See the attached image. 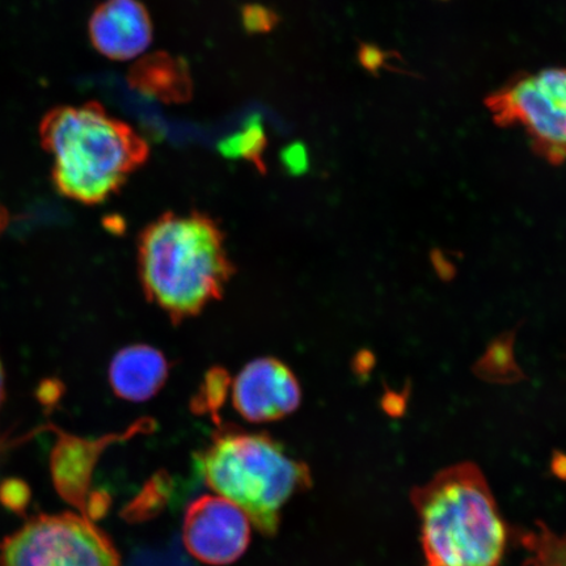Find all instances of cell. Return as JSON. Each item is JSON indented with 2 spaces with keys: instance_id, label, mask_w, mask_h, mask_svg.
<instances>
[{
  "instance_id": "cell-1",
  "label": "cell",
  "mask_w": 566,
  "mask_h": 566,
  "mask_svg": "<svg viewBox=\"0 0 566 566\" xmlns=\"http://www.w3.org/2000/svg\"><path fill=\"white\" fill-rule=\"evenodd\" d=\"M42 147L53 158V182L70 200L97 205L122 189L144 166L147 142L102 104L59 106L40 126Z\"/></svg>"
},
{
  "instance_id": "cell-2",
  "label": "cell",
  "mask_w": 566,
  "mask_h": 566,
  "mask_svg": "<svg viewBox=\"0 0 566 566\" xmlns=\"http://www.w3.org/2000/svg\"><path fill=\"white\" fill-rule=\"evenodd\" d=\"M138 250L148 300L176 322L217 301L233 273L223 232L200 212L160 217L142 233Z\"/></svg>"
},
{
  "instance_id": "cell-3",
  "label": "cell",
  "mask_w": 566,
  "mask_h": 566,
  "mask_svg": "<svg viewBox=\"0 0 566 566\" xmlns=\"http://www.w3.org/2000/svg\"><path fill=\"white\" fill-rule=\"evenodd\" d=\"M419 514L424 566H499L506 526L483 472L459 463L410 494Z\"/></svg>"
},
{
  "instance_id": "cell-4",
  "label": "cell",
  "mask_w": 566,
  "mask_h": 566,
  "mask_svg": "<svg viewBox=\"0 0 566 566\" xmlns=\"http://www.w3.org/2000/svg\"><path fill=\"white\" fill-rule=\"evenodd\" d=\"M196 463L210 490L242 509L265 536L277 534L283 507L313 483L308 467L263 433L219 431Z\"/></svg>"
},
{
  "instance_id": "cell-5",
  "label": "cell",
  "mask_w": 566,
  "mask_h": 566,
  "mask_svg": "<svg viewBox=\"0 0 566 566\" xmlns=\"http://www.w3.org/2000/svg\"><path fill=\"white\" fill-rule=\"evenodd\" d=\"M493 122L522 127L537 155L566 161V69L555 67L514 77L485 98Z\"/></svg>"
},
{
  "instance_id": "cell-6",
  "label": "cell",
  "mask_w": 566,
  "mask_h": 566,
  "mask_svg": "<svg viewBox=\"0 0 566 566\" xmlns=\"http://www.w3.org/2000/svg\"><path fill=\"white\" fill-rule=\"evenodd\" d=\"M0 566H122V557L87 516L45 514L7 537Z\"/></svg>"
},
{
  "instance_id": "cell-7",
  "label": "cell",
  "mask_w": 566,
  "mask_h": 566,
  "mask_svg": "<svg viewBox=\"0 0 566 566\" xmlns=\"http://www.w3.org/2000/svg\"><path fill=\"white\" fill-rule=\"evenodd\" d=\"M251 526L247 514L230 500L202 495L188 506L184 516V546L202 564L230 565L250 547Z\"/></svg>"
},
{
  "instance_id": "cell-8",
  "label": "cell",
  "mask_w": 566,
  "mask_h": 566,
  "mask_svg": "<svg viewBox=\"0 0 566 566\" xmlns=\"http://www.w3.org/2000/svg\"><path fill=\"white\" fill-rule=\"evenodd\" d=\"M232 406L248 422L265 423L295 412L302 389L295 375L274 358L248 364L232 384Z\"/></svg>"
},
{
  "instance_id": "cell-9",
  "label": "cell",
  "mask_w": 566,
  "mask_h": 566,
  "mask_svg": "<svg viewBox=\"0 0 566 566\" xmlns=\"http://www.w3.org/2000/svg\"><path fill=\"white\" fill-rule=\"evenodd\" d=\"M92 45L113 61L136 59L150 46L153 20L139 0H105L88 23Z\"/></svg>"
},
{
  "instance_id": "cell-10",
  "label": "cell",
  "mask_w": 566,
  "mask_h": 566,
  "mask_svg": "<svg viewBox=\"0 0 566 566\" xmlns=\"http://www.w3.org/2000/svg\"><path fill=\"white\" fill-rule=\"evenodd\" d=\"M165 354L148 345H132L119 350L109 367L113 391L127 401L142 402L154 398L168 379Z\"/></svg>"
},
{
  "instance_id": "cell-11",
  "label": "cell",
  "mask_w": 566,
  "mask_h": 566,
  "mask_svg": "<svg viewBox=\"0 0 566 566\" xmlns=\"http://www.w3.org/2000/svg\"><path fill=\"white\" fill-rule=\"evenodd\" d=\"M59 441L52 452V476L56 492L86 516V497L98 454L108 443L86 441L56 430Z\"/></svg>"
},
{
  "instance_id": "cell-12",
  "label": "cell",
  "mask_w": 566,
  "mask_h": 566,
  "mask_svg": "<svg viewBox=\"0 0 566 566\" xmlns=\"http://www.w3.org/2000/svg\"><path fill=\"white\" fill-rule=\"evenodd\" d=\"M127 83L139 94L169 105L186 104L193 97L188 62L166 52L142 56L127 73Z\"/></svg>"
},
{
  "instance_id": "cell-13",
  "label": "cell",
  "mask_w": 566,
  "mask_h": 566,
  "mask_svg": "<svg viewBox=\"0 0 566 566\" xmlns=\"http://www.w3.org/2000/svg\"><path fill=\"white\" fill-rule=\"evenodd\" d=\"M521 544L527 566H566V533H555L539 523L521 535Z\"/></svg>"
},
{
  "instance_id": "cell-14",
  "label": "cell",
  "mask_w": 566,
  "mask_h": 566,
  "mask_svg": "<svg viewBox=\"0 0 566 566\" xmlns=\"http://www.w3.org/2000/svg\"><path fill=\"white\" fill-rule=\"evenodd\" d=\"M266 146V137L263 124L259 117L248 119V123L237 134H233L221 144V151L228 157H242L254 163L259 168L263 165V153Z\"/></svg>"
},
{
  "instance_id": "cell-15",
  "label": "cell",
  "mask_w": 566,
  "mask_h": 566,
  "mask_svg": "<svg viewBox=\"0 0 566 566\" xmlns=\"http://www.w3.org/2000/svg\"><path fill=\"white\" fill-rule=\"evenodd\" d=\"M31 499V488L23 480L12 478L0 484V504L13 514L25 515Z\"/></svg>"
},
{
  "instance_id": "cell-16",
  "label": "cell",
  "mask_w": 566,
  "mask_h": 566,
  "mask_svg": "<svg viewBox=\"0 0 566 566\" xmlns=\"http://www.w3.org/2000/svg\"><path fill=\"white\" fill-rule=\"evenodd\" d=\"M244 30L250 33L272 32L280 23L277 13L261 4H247L242 10Z\"/></svg>"
},
{
  "instance_id": "cell-17",
  "label": "cell",
  "mask_w": 566,
  "mask_h": 566,
  "mask_svg": "<svg viewBox=\"0 0 566 566\" xmlns=\"http://www.w3.org/2000/svg\"><path fill=\"white\" fill-rule=\"evenodd\" d=\"M387 59L388 54L380 51L378 46L364 44L359 48L358 60L360 65L373 74L377 73V71L385 66Z\"/></svg>"
},
{
  "instance_id": "cell-18",
  "label": "cell",
  "mask_w": 566,
  "mask_h": 566,
  "mask_svg": "<svg viewBox=\"0 0 566 566\" xmlns=\"http://www.w3.org/2000/svg\"><path fill=\"white\" fill-rule=\"evenodd\" d=\"M4 400V374L2 369V364H0V406Z\"/></svg>"
},
{
  "instance_id": "cell-19",
  "label": "cell",
  "mask_w": 566,
  "mask_h": 566,
  "mask_svg": "<svg viewBox=\"0 0 566 566\" xmlns=\"http://www.w3.org/2000/svg\"><path fill=\"white\" fill-rule=\"evenodd\" d=\"M444 2H446V0H444Z\"/></svg>"
}]
</instances>
